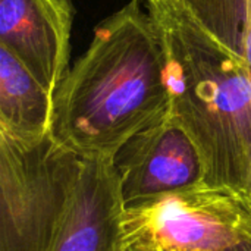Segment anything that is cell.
I'll return each instance as SVG.
<instances>
[{
  "instance_id": "6da1fadb",
  "label": "cell",
  "mask_w": 251,
  "mask_h": 251,
  "mask_svg": "<svg viewBox=\"0 0 251 251\" xmlns=\"http://www.w3.org/2000/svg\"><path fill=\"white\" fill-rule=\"evenodd\" d=\"M169 110L163 40L153 16L132 0L97 26L56 90L50 132L81 156L113 159Z\"/></svg>"
},
{
  "instance_id": "7a4b0ae2",
  "label": "cell",
  "mask_w": 251,
  "mask_h": 251,
  "mask_svg": "<svg viewBox=\"0 0 251 251\" xmlns=\"http://www.w3.org/2000/svg\"><path fill=\"white\" fill-rule=\"evenodd\" d=\"M168 59L169 115L199 147L204 185L251 203V74L176 0L147 7Z\"/></svg>"
},
{
  "instance_id": "3957f363",
  "label": "cell",
  "mask_w": 251,
  "mask_h": 251,
  "mask_svg": "<svg viewBox=\"0 0 251 251\" xmlns=\"http://www.w3.org/2000/svg\"><path fill=\"white\" fill-rule=\"evenodd\" d=\"M82 156L51 132H0V251H50L69 207Z\"/></svg>"
},
{
  "instance_id": "277c9868",
  "label": "cell",
  "mask_w": 251,
  "mask_h": 251,
  "mask_svg": "<svg viewBox=\"0 0 251 251\" xmlns=\"http://www.w3.org/2000/svg\"><path fill=\"white\" fill-rule=\"evenodd\" d=\"M246 201L204 184L126 206L124 250L224 251L234 246L250 216Z\"/></svg>"
},
{
  "instance_id": "5b68a950",
  "label": "cell",
  "mask_w": 251,
  "mask_h": 251,
  "mask_svg": "<svg viewBox=\"0 0 251 251\" xmlns=\"http://www.w3.org/2000/svg\"><path fill=\"white\" fill-rule=\"evenodd\" d=\"M125 207L204 184L201 153L188 132L168 115L131 137L115 154Z\"/></svg>"
},
{
  "instance_id": "8992f818",
  "label": "cell",
  "mask_w": 251,
  "mask_h": 251,
  "mask_svg": "<svg viewBox=\"0 0 251 251\" xmlns=\"http://www.w3.org/2000/svg\"><path fill=\"white\" fill-rule=\"evenodd\" d=\"M71 0H0V47L53 94L69 72Z\"/></svg>"
},
{
  "instance_id": "52a82bcc",
  "label": "cell",
  "mask_w": 251,
  "mask_h": 251,
  "mask_svg": "<svg viewBox=\"0 0 251 251\" xmlns=\"http://www.w3.org/2000/svg\"><path fill=\"white\" fill-rule=\"evenodd\" d=\"M82 157L68 212L50 251H125V204L113 159Z\"/></svg>"
},
{
  "instance_id": "ba28073f",
  "label": "cell",
  "mask_w": 251,
  "mask_h": 251,
  "mask_svg": "<svg viewBox=\"0 0 251 251\" xmlns=\"http://www.w3.org/2000/svg\"><path fill=\"white\" fill-rule=\"evenodd\" d=\"M53 96L9 50L0 47V132L18 140L47 135Z\"/></svg>"
},
{
  "instance_id": "9c48e42d",
  "label": "cell",
  "mask_w": 251,
  "mask_h": 251,
  "mask_svg": "<svg viewBox=\"0 0 251 251\" xmlns=\"http://www.w3.org/2000/svg\"><path fill=\"white\" fill-rule=\"evenodd\" d=\"M216 41L238 56L251 74V0H178Z\"/></svg>"
},
{
  "instance_id": "30bf717a",
  "label": "cell",
  "mask_w": 251,
  "mask_h": 251,
  "mask_svg": "<svg viewBox=\"0 0 251 251\" xmlns=\"http://www.w3.org/2000/svg\"><path fill=\"white\" fill-rule=\"evenodd\" d=\"M224 251H251V213L244 224L240 240Z\"/></svg>"
},
{
  "instance_id": "8fae6325",
  "label": "cell",
  "mask_w": 251,
  "mask_h": 251,
  "mask_svg": "<svg viewBox=\"0 0 251 251\" xmlns=\"http://www.w3.org/2000/svg\"><path fill=\"white\" fill-rule=\"evenodd\" d=\"M147 4V7L150 6H163V4H168V3H172V1H176V0H141Z\"/></svg>"
},
{
  "instance_id": "7c38bea8",
  "label": "cell",
  "mask_w": 251,
  "mask_h": 251,
  "mask_svg": "<svg viewBox=\"0 0 251 251\" xmlns=\"http://www.w3.org/2000/svg\"><path fill=\"white\" fill-rule=\"evenodd\" d=\"M125 251H150V250H143V249H135V247H131V249H126Z\"/></svg>"
},
{
  "instance_id": "4fadbf2b",
  "label": "cell",
  "mask_w": 251,
  "mask_h": 251,
  "mask_svg": "<svg viewBox=\"0 0 251 251\" xmlns=\"http://www.w3.org/2000/svg\"><path fill=\"white\" fill-rule=\"evenodd\" d=\"M249 207H250V212H251V203H250V206H249Z\"/></svg>"
}]
</instances>
